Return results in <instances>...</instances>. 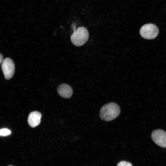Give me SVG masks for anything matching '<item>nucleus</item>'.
I'll return each instance as SVG.
<instances>
[{"mask_svg":"<svg viewBox=\"0 0 166 166\" xmlns=\"http://www.w3.org/2000/svg\"><path fill=\"white\" fill-rule=\"evenodd\" d=\"M120 112L119 107L116 103L110 102L104 105L101 109L100 116L105 121H109L117 117Z\"/></svg>","mask_w":166,"mask_h":166,"instance_id":"f257e3e1","label":"nucleus"},{"mask_svg":"<svg viewBox=\"0 0 166 166\" xmlns=\"http://www.w3.org/2000/svg\"><path fill=\"white\" fill-rule=\"evenodd\" d=\"M89 34L87 29L84 27H78L70 37L72 44L77 46H81L84 45L88 40Z\"/></svg>","mask_w":166,"mask_h":166,"instance_id":"f03ea898","label":"nucleus"},{"mask_svg":"<svg viewBox=\"0 0 166 166\" xmlns=\"http://www.w3.org/2000/svg\"><path fill=\"white\" fill-rule=\"evenodd\" d=\"M159 33V30L155 25L149 23L143 26L140 30V34L142 37L147 39L155 38Z\"/></svg>","mask_w":166,"mask_h":166,"instance_id":"7ed1b4c3","label":"nucleus"},{"mask_svg":"<svg viewBox=\"0 0 166 166\" xmlns=\"http://www.w3.org/2000/svg\"><path fill=\"white\" fill-rule=\"evenodd\" d=\"M1 68L6 79H10L12 77L14 73L15 65L11 59L6 58L2 60Z\"/></svg>","mask_w":166,"mask_h":166,"instance_id":"20e7f679","label":"nucleus"},{"mask_svg":"<svg viewBox=\"0 0 166 166\" xmlns=\"http://www.w3.org/2000/svg\"><path fill=\"white\" fill-rule=\"evenodd\" d=\"M151 137L157 145L166 148V132L161 129L155 130L152 132Z\"/></svg>","mask_w":166,"mask_h":166,"instance_id":"39448f33","label":"nucleus"},{"mask_svg":"<svg viewBox=\"0 0 166 166\" xmlns=\"http://www.w3.org/2000/svg\"><path fill=\"white\" fill-rule=\"evenodd\" d=\"M57 91L60 96L65 98H70L73 93L71 87L66 84H62L59 85Z\"/></svg>","mask_w":166,"mask_h":166,"instance_id":"423d86ee","label":"nucleus"},{"mask_svg":"<svg viewBox=\"0 0 166 166\" xmlns=\"http://www.w3.org/2000/svg\"><path fill=\"white\" fill-rule=\"evenodd\" d=\"M41 114L38 111L33 112L29 114L28 122L29 125L32 128L38 126L41 122Z\"/></svg>","mask_w":166,"mask_h":166,"instance_id":"0eeeda50","label":"nucleus"},{"mask_svg":"<svg viewBox=\"0 0 166 166\" xmlns=\"http://www.w3.org/2000/svg\"><path fill=\"white\" fill-rule=\"evenodd\" d=\"M11 133L10 131L7 129L4 128L0 130V135L6 136L9 135Z\"/></svg>","mask_w":166,"mask_h":166,"instance_id":"6e6552de","label":"nucleus"},{"mask_svg":"<svg viewBox=\"0 0 166 166\" xmlns=\"http://www.w3.org/2000/svg\"><path fill=\"white\" fill-rule=\"evenodd\" d=\"M117 166H132V165L131 163L129 162L123 161L118 163Z\"/></svg>","mask_w":166,"mask_h":166,"instance_id":"1a4fd4ad","label":"nucleus"},{"mask_svg":"<svg viewBox=\"0 0 166 166\" xmlns=\"http://www.w3.org/2000/svg\"><path fill=\"white\" fill-rule=\"evenodd\" d=\"M3 60V56L0 53V64L2 62Z\"/></svg>","mask_w":166,"mask_h":166,"instance_id":"9d476101","label":"nucleus"},{"mask_svg":"<svg viewBox=\"0 0 166 166\" xmlns=\"http://www.w3.org/2000/svg\"><path fill=\"white\" fill-rule=\"evenodd\" d=\"M13 166L11 165H9V166Z\"/></svg>","mask_w":166,"mask_h":166,"instance_id":"9b49d317","label":"nucleus"}]
</instances>
